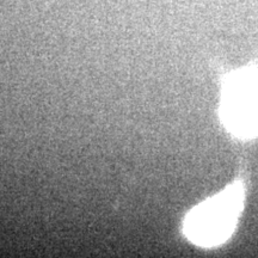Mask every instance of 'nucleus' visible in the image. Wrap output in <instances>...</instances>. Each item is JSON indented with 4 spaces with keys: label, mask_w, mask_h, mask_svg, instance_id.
Returning <instances> with one entry per match:
<instances>
[{
    "label": "nucleus",
    "mask_w": 258,
    "mask_h": 258,
    "mask_svg": "<svg viewBox=\"0 0 258 258\" xmlns=\"http://www.w3.org/2000/svg\"><path fill=\"white\" fill-rule=\"evenodd\" d=\"M220 117L239 140L258 138V69L246 66L228 74L222 84Z\"/></svg>",
    "instance_id": "nucleus-2"
},
{
    "label": "nucleus",
    "mask_w": 258,
    "mask_h": 258,
    "mask_svg": "<svg viewBox=\"0 0 258 258\" xmlns=\"http://www.w3.org/2000/svg\"><path fill=\"white\" fill-rule=\"evenodd\" d=\"M245 183L237 179L225 190L192 208L183 222V232L191 243L218 246L233 234L245 203Z\"/></svg>",
    "instance_id": "nucleus-1"
}]
</instances>
